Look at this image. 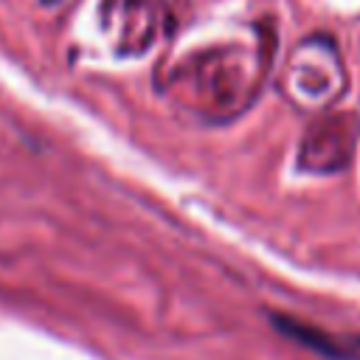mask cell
Listing matches in <instances>:
<instances>
[{"instance_id":"1","label":"cell","mask_w":360,"mask_h":360,"mask_svg":"<svg viewBox=\"0 0 360 360\" xmlns=\"http://www.w3.org/2000/svg\"><path fill=\"white\" fill-rule=\"evenodd\" d=\"M273 326L292 343L332 357V360H360V338L357 335H332L323 329H315L304 321H295L290 315H273Z\"/></svg>"}]
</instances>
